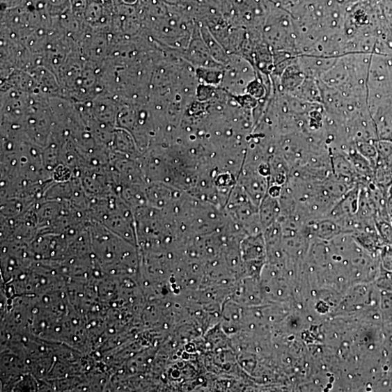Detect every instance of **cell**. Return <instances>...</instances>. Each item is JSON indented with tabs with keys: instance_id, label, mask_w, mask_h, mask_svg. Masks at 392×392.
<instances>
[{
	"instance_id": "obj_3",
	"label": "cell",
	"mask_w": 392,
	"mask_h": 392,
	"mask_svg": "<svg viewBox=\"0 0 392 392\" xmlns=\"http://www.w3.org/2000/svg\"><path fill=\"white\" fill-rule=\"evenodd\" d=\"M376 226L384 245H392V221L383 218L375 219Z\"/></svg>"
},
{
	"instance_id": "obj_4",
	"label": "cell",
	"mask_w": 392,
	"mask_h": 392,
	"mask_svg": "<svg viewBox=\"0 0 392 392\" xmlns=\"http://www.w3.org/2000/svg\"><path fill=\"white\" fill-rule=\"evenodd\" d=\"M379 260L384 272H392V245H384L379 251Z\"/></svg>"
},
{
	"instance_id": "obj_1",
	"label": "cell",
	"mask_w": 392,
	"mask_h": 392,
	"mask_svg": "<svg viewBox=\"0 0 392 392\" xmlns=\"http://www.w3.org/2000/svg\"><path fill=\"white\" fill-rule=\"evenodd\" d=\"M259 214L264 229L277 223L281 215L279 198L267 194L260 204Z\"/></svg>"
},
{
	"instance_id": "obj_5",
	"label": "cell",
	"mask_w": 392,
	"mask_h": 392,
	"mask_svg": "<svg viewBox=\"0 0 392 392\" xmlns=\"http://www.w3.org/2000/svg\"><path fill=\"white\" fill-rule=\"evenodd\" d=\"M376 285L384 291L392 292V272H386L382 270L381 276L376 281Z\"/></svg>"
},
{
	"instance_id": "obj_6",
	"label": "cell",
	"mask_w": 392,
	"mask_h": 392,
	"mask_svg": "<svg viewBox=\"0 0 392 392\" xmlns=\"http://www.w3.org/2000/svg\"><path fill=\"white\" fill-rule=\"evenodd\" d=\"M387 210L391 219L392 220V189L391 190L387 200Z\"/></svg>"
},
{
	"instance_id": "obj_2",
	"label": "cell",
	"mask_w": 392,
	"mask_h": 392,
	"mask_svg": "<svg viewBox=\"0 0 392 392\" xmlns=\"http://www.w3.org/2000/svg\"><path fill=\"white\" fill-rule=\"evenodd\" d=\"M358 152L367 159L376 168L379 152L375 141H358L354 143Z\"/></svg>"
}]
</instances>
